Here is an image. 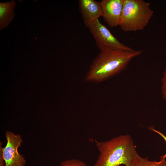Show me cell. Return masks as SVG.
Listing matches in <instances>:
<instances>
[{
  "mask_svg": "<svg viewBox=\"0 0 166 166\" xmlns=\"http://www.w3.org/2000/svg\"><path fill=\"white\" fill-rule=\"evenodd\" d=\"M100 3L102 17L111 28L119 26L121 21L124 0H102Z\"/></svg>",
  "mask_w": 166,
  "mask_h": 166,
  "instance_id": "8992f818",
  "label": "cell"
},
{
  "mask_svg": "<svg viewBox=\"0 0 166 166\" xmlns=\"http://www.w3.org/2000/svg\"><path fill=\"white\" fill-rule=\"evenodd\" d=\"M6 137L7 142L5 146L2 147L1 142L0 145V156L4 160V166H25L26 160L18 151L22 141L21 136L7 131Z\"/></svg>",
  "mask_w": 166,
  "mask_h": 166,
  "instance_id": "5b68a950",
  "label": "cell"
},
{
  "mask_svg": "<svg viewBox=\"0 0 166 166\" xmlns=\"http://www.w3.org/2000/svg\"><path fill=\"white\" fill-rule=\"evenodd\" d=\"M121 166V165H119V166Z\"/></svg>",
  "mask_w": 166,
  "mask_h": 166,
  "instance_id": "4fadbf2b",
  "label": "cell"
},
{
  "mask_svg": "<svg viewBox=\"0 0 166 166\" xmlns=\"http://www.w3.org/2000/svg\"><path fill=\"white\" fill-rule=\"evenodd\" d=\"M100 51L106 49L131 50V48L120 42L98 19L88 27Z\"/></svg>",
  "mask_w": 166,
  "mask_h": 166,
  "instance_id": "277c9868",
  "label": "cell"
},
{
  "mask_svg": "<svg viewBox=\"0 0 166 166\" xmlns=\"http://www.w3.org/2000/svg\"><path fill=\"white\" fill-rule=\"evenodd\" d=\"M161 93L162 98L166 101V68L163 73L161 79Z\"/></svg>",
  "mask_w": 166,
  "mask_h": 166,
  "instance_id": "8fae6325",
  "label": "cell"
},
{
  "mask_svg": "<svg viewBox=\"0 0 166 166\" xmlns=\"http://www.w3.org/2000/svg\"><path fill=\"white\" fill-rule=\"evenodd\" d=\"M79 8L85 26H88L96 20L102 16L100 2L94 0H79Z\"/></svg>",
  "mask_w": 166,
  "mask_h": 166,
  "instance_id": "52a82bcc",
  "label": "cell"
},
{
  "mask_svg": "<svg viewBox=\"0 0 166 166\" xmlns=\"http://www.w3.org/2000/svg\"><path fill=\"white\" fill-rule=\"evenodd\" d=\"M16 5L15 1L0 3V30L7 27L14 18V9Z\"/></svg>",
  "mask_w": 166,
  "mask_h": 166,
  "instance_id": "ba28073f",
  "label": "cell"
},
{
  "mask_svg": "<svg viewBox=\"0 0 166 166\" xmlns=\"http://www.w3.org/2000/svg\"><path fill=\"white\" fill-rule=\"evenodd\" d=\"M141 50L106 49L100 51L93 60L85 77L88 82L104 81L125 69L130 61L140 54Z\"/></svg>",
  "mask_w": 166,
  "mask_h": 166,
  "instance_id": "6da1fadb",
  "label": "cell"
},
{
  "mask_svg": "<svg viewBox=\"0 0 166 166\" xmlns=\"http://www.w3.org/2000/svg\"><path fill=\"white\" fill-rule=\"evenodd\" d=\"M148 128L150 130L153 131L154 132L158 133L159 135H160L161 137H162L163 138L166 143V136L163 133L158 131V130H156L152 127H150ZM164 158L165 159H166V153L164 155L161 156L160 158Z\"/></svg>",
  "mask_w": 166,
  "mask_h": 166,
  "instance_id": "7c38bea8",
  "label": "cell"
},
{
  "mask_svg": "<svg viewBox=\"0 0 166 166\" xmlns=\"http://www.w3.org/2000/svg\"><path fill=\"white\" fill-rule=\"evenodd\" d=\"M59 166H87L84 162L78 159H69L63 161Z\"/></svg>",
  "mask_w": 166,
  "mask_h": 166,
  "instance_id": "30bf717a",
  "label": "cell"
},
{
  "mask_svg": "<svg viewBox=\"0 0 166 166\" xmlns=\"http://www.w3.org/2000/svg\"><path fill=\"white\" fill-rule=\"evenodd\" d=\"M159 162L148 160V157L143 158L138 154L134 162V166H166V160L164 158H160Z\"/></svg>",
  "mask_w": 166,
  "mask_h": 166,
  "instance_id": "9c48e42d",
  "label": "cell"
},
{
  "mask_svg": "<svg viewBox=\"0 0 166 166\" xmlns=\"http://www.w3.org/2000/svg\"><path fill=\"white\" fill-rule=\"evenodd\" d=\"M99 152L94 166H134L136 147L129 135H121L106 141L95 140Z\"/></svg>",
  "mask_w": 166,
  "mask_h": 166,
  "instance_id": "7a4b0ae2",
  "label": "cell"
},
{
  "mask_svg": "<svg viewBox=\"0 0 166 166\" xmlns=\"http://www.w3.org/2000/svg\"><path fill=\"white\" fill-rule=\"evenodd\" d=\"M153 15L150 3L143 0H124L119 26L126 32L142 30Z\"/></svg>",
  "mask_w": 166,
  "mask_h": 166,
  "instance_id": "3957f363",
  "label": "cell"
}]
</instances>
